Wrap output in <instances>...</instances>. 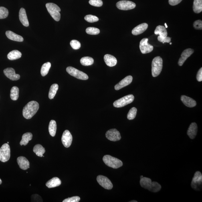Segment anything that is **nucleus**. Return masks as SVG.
I'll return each instance as SVG.
<instances>
[{"label": "nucleus", "mask_w": 202, "mask_h": 202, "mask_svg": "<svg viewBox=\"0 0 202 202\" xmlns=\"http://www.w3.org/2000/svg\"><path fill=\"white\" fill-rule=\"evenodd\" d=\"M59 88L58 85L56 84H53L51 86L49 89L48 97L50 99L54 98L57 90Z\"/></svg>", "instance_id": "32"}, {"label": "nucleus", "mask_w": 202, "mask_h": 202, "mask_svg": "<svg viewBox=\"0 0 202 202\" xmlns=\"http://www.w3.org/2000/svg\"><path fill=\"white\" fill-rule=\"evenodd\" d=\"M104 59L106 65L109 67L115 66L117 63V60L115 57L110 54H107L105 55Z\"/></svg>", "instance_id": "23"}, {"label": "nucleus", "mask_w": 202, "mask_h": 202, "mask_svg": "<svg viewBox=\"0 0 202 202\" xmlns=\"http://www.w3.org/2000/svg\"><path fill=\"white\" fill-rule=\"evenodd\" d=\"M2 180H1V179H0V185H1V184H2Z\"/></svg>", "instance_id": "50"}, {"label": "nucleus", "mask_w": 202, "mask_h": 202, "mask_svg": "<svg viewBox=\"0 0 202 202\" xmlns=\"http://www.w3.org/2000/svg\"><path fill=\"white\" fill-rule=\"evenodd\" d=\"M31 200L33 202H43L42 198L37 194L32 195L31 196Z\"/></svg>", "instance_id": "45"}, {"label": "nucleus", "mask_w": 202, "mask_h": 202, "mask_svg": "<svg viewBox=\"0 0 202 202\" xmlns=\"http://www.w3.org/2000/svg\"><path fill=\"white\" fill-rule=\"evenodd\" d=\"M182 0H169L170 4L172 6L177 5L181 3Z\"/></svg>", "instance_id": "47"}, {"label": "nucleus", "mask_w": 202, "mask_h": 202, "mask_svg": "<svg viewBox=\"0 0 202 202\" xmlns=\"http://www.w3.org/2000/svg\"><path fill=\"white\" fill-rule=\"evenodd\" d=\"M154 33L156 35H159V37L161 38H164L167 37V32L166 28L162 25H159L156 27V28L154 31Z\"/></svg>", "instance_id": "25"}, {"label": "nucleus", "mask_w": 202, "mask_h": 202, "mask_svg": "<svg viewBox=\"0 0 202 202\" xmlns=\"http://www.w3.org/2000/svg\"><path fill=\"white\" fill-rule=\"evenodd\" d=\"M97 181L99 185L106 189H111L112 188L113 186L111 182L105 176L99 175L98 176L97 178Z\"/></svg>", "instance_id": "11"}, {"label": "nucleus", "mask_w": 202, "mask_h": 202, "mask_svg": "<svg viewBox=\"0 0 202 202\" xmlns=\"http://www.w3.org/2000/svg\"><path fill=\"white\" fill-rule=\"evenodd\" d=\"M130 202H137V201H135V200H132L130 201Z\"/></svg>", "instance_id": "49"}, {"label": "nucleus", "mask_w": 202, "mask_h": 202, "mask_svg": "<svg viewBox=\"0 0 202 202\" xmlns=\"http://www.w3.org/2000/svg\"><path fill=\"white\" fill-rule=\"evenodd\" d=\"M106 136L108 140L114 142L119 141L121 138L120 132L116 129L108 130L106 132Z\"/></svg>", "instance_id": "13"}, {"label": "nucleus", "mask_w": 202, "mask_h": 202, "mask_svg": "<svg viewBox=\"0 0 202 202\" xmlns=\"http://www.w3.org/2000/svg\"><path fill=\"white\" fill-rule=\"evenodd\" d=\"M57 130V124L55 121L51 120L49 125V132L51 136L54 137L56 134Z\"/></svg>", "instance_id": "31"}, {"label": "nucleus", "mask_w": 202, "mask_h": 202, "mask_svg": "<svg viewBox=\"0 0 202 202\" xmlns=\"http://www.w3.org/2000/svg\"><path fill=\"white\" fill-rule=\"evenodd\" d=\"M70 45L72 48L75 49V50L80 49L81 47V44L80 42L76 40L71 41L70 42Z\"/></svg>", "instance_id": "40"}, {"label": "nucleus", "mask_w": 202, "mask_h": 202, "mask_svg": "<svg viewBox=\"0 0 202 202\" xmlns=\"http://www.w3.org/2000/svg\"><path fill=\"white\" fill-rule=\"evenodd\" d=\"M86 32L91 35H98L100 32V30L94 27H89L86 29Z\"/></svg>", "instance_id": "36"}, {"label": "nucleus", "mask_w": 202, "mask_h": 202, "mask_svg": "<svg viewBox=\"0 0 202 202\" xmlns=\"http://www.w3.org/2000/svg\"><path fill=\"white\" fill-rule=\"evenodd\" d=\"M134 97L133 95L130 94L123 97L114 103V106L115 108H121L133 102Z\"/></svg>", "instance_id": "6"}, {"label": "nucleus", "mask_w": 202, "mask_h": 202, "mask_svg": "<svg viewBox=\"0 0 202 202\" xmlns=\"http://www.w3.org/2000/svg\"><path fill=\"white\" fill-rule=\"evenodd\" d=\"M143 177V176H140V179H141V178H142Z\"/></svg>", "instance_id": "51"}, {"label": "nucleus", "mask_w": 202, "mask_h": 202, "mask_svg": "<svg viewBox=\"0 0 202 202\" xmlns=\"http://www.w3.org/2000/svg\"><path fill=\"white\" fill-rule=\"evenodd\" d=\"M6 35L8 38L12 41L21 42L24 40L23 37L21 36L17 35L11 31H7L6 32Z\"/></svg>", "instance_id": "24"}, {"label": "nucleus", "mask_w": 202, "mask_h": 202, "mask_svg": "<svg viewBox=\"0 0 202 202\" xmlns=\"http://www.w3.org/2000/svg\"><path fill=\"white\" fill-rule=\"evenodd\" d=\"M162 64L163 61L161 57L158 56L154 59L152 64V76L156 77L160 74L162 70Z\"/></svg>", "instance_id": "3"}, {"label": "nucleus", "mask_w": 202, "mask_h": 202, "mask_svg": "<svg viewBox=\"0 0 202 202\" xmlns=\"http://www.w3.org/2000/svg\"><path fill=\"white\" fill-rule=\"evenodd\" d=\"M10 148L8 144H4L0 148V161L3 162L8 161L10 158Z\"/></svg>", "instance_id": "9"}, {"label": "nucleus", "mask_w": 202, "mask_h": 202, "mask_svg": "<svg viewBox=\"0 0 202 202\" xmlns=\"http://www.w3.org/2000/svg\"><path fill=\"white\" fill-rule=\"evenodd\" d=\"M116 6L119 9L126 11L134 8L136 7V5L132 1H121L116 3Z\"/></svg>", "instance_id": "10"}, {"label": "nucleus", "mask_w": 202, "mask_h": 202, "mask_svg": "<svg viewBox=\"0 0 202 202\" xmlns=\"http://www.w3.org/2000/svg\"><path fill=\"white\" fill-rule=\"evenodd\" d=\"M72 134L69 130H65L63 132L61 138V141L65 147L67 148L70 147L72 144Z\"/></svg>", "instance_id": "14"}, {"label": "nucleus", "mask_w": 202, "mask_h": 202, "mask_svg": "<svg viewBox=\"0 0 202 202\" xmlns=\"http://www.w3.org/2000/svg\"><path fill=\"white\" fill-rule=\"evenodd\" d=\"M132 76H127L123 79L119 83L115 86V90H118L132 83Z\"/></svg>", "instance_id": "17"}, {"label": "nucleus", "mask_w": 202, "mask_h": 202, "mask_svg": "<svg viewBox=\"0 0 202 202\" xmlns=\"http://www.w3.org/2000/svg\"><path fill=\"white\" fill-rule=\"evenodd\" d=\"M165 27H165L166 28H168V26L167 25V24H166V23H165Z\"/></svg>", "instance_id": "48"}, {"label": "nucleus", "mask_w": 202, "mask_h": 202, "mask_svg": "<svg viewBox=\"0 0 202 202\" xmlns=\"http://www.w3.org/2000/svg\"><path fill=\"white\" fill-rule=\"evenodd\" d=\"M17 162L20 168L23 170H26L29 168V162L24 156H20L17 158Z\"/></svg>", "instance_id": "18"}, {"label": "nucleus", "mask_w": 202, "mask_h": 202, "mask_svg": "<svg viewBox=\"0 0 202 202\" xmlns=\"http://www.w3.org/2000/svg\"><path fill=\"white\" fill-rule=\"evenodd\" d=\"M194 52V50L193 49L191 48H188L185 49L181 55V57L179 59L178 61V65L179 66H182L184 63H185L186 60L188 58L191 56Z\"/></svg>", "instance_id": "16"}, {"label": "nucleus", "mask_w": 202, "mask_h": 202, "mask_svg": "<svg viewBox=\"0 0 202 202\" xmlns=\"http://www.w3.org/2000/svg\"><path fill=\"white\" fill-rule=\"evenodd\" d=\"M46 7L48 11L53 18L57 21H60L61 17L60 8L55 4L53 3H47Z\"/></svg>", "instance_id": "4"}, {"label": "nucleus", "mask_w": 202, "mask_h": 202, "mask_svg": "<svg viewBox=\"0 0 202 202\" xmlns=\"http://www.w3.org/2000/svg\"><path fill=\"white\" fill-rule=\"evenodd\" d=\"M39 104L36 101L29 102L24 108L23 116L26 119H30L36 113L39 109Z\"/></svg>", "instance_id": "2"}, {"label": "nucleus", "mask_w": 202, "mask_h": 202, "mask_svg": "<svg viewBox=\"0 0 202 202\" xmlns=\"http://www.w3.org/2000/svg\"><path fill=\"white\" fill-rule=\"evenodd\" d=\"M32 134L31 132H27L24 134L22 137V140L20 142V145H26L32 139Z\"/></svg>", "instance_id": "28"}, {"label": "nucleus", "mask_w": 202, "mask_h": 202, "mask_svg": "<svg viewBox=\"0 0 202 202\" xmlns=\"http://www.w3.org/2000/svg\"><path fill=\"white\" fill-rule=\"evenodd\" d=\"M22 54L20 52L17 50L11 51L7 55L8 59L9 60H14L20 58Z\"/></svg>", "instance_id": "27"}, {"label": "nucleus", "mask_w": 202, "mask_h": 202, "mask_svg": "<svg viewBox=\"0 0 202 202\" xmlns=\"http://www.w3.org/2000/svg\"><path fill=\"white\" fill-rule=\"evenodd\" d=\"M148 27V25L147 23H142L134 28L132 31V33L134 35L141 34L146 30Z\"/></svg>", "instance_id": "21"}, {"label": "nucleus", "mask_w": 202, "mask_h": 202, "mask_svg": "<svg viewBox=\"0 0 202 202\" xmlns=\"http://www.w3.org/2000/svg\"><path fill=\"white\" fill-rule=\"evenodd\" d=\"M19 90L17 87H13L11 90L10 97L12 100H17L19 97Z\"/></svg>", "instance_id": "35"}, {"label": "nucleus", "mask_w": 202, "mask_h": 202, "mask_svg": "<svg viewBox=\"0 0 202 202\" xmlns=\"http://www.w3.org/2000/svg\"><path fill=\"white\" fill-rule=\"evenodd\" d=\"M8 11L6 8L0 7V19L6 18L8 15Z\"/></svg>", "instance_id": "38"}, {"label": "nucleus", "mask_w": 202, "mask_h": 202, "mask_svg": "<svg viewBox=\"0 0 202 202\" xmlns=\"http://www.w3.org/2000/svg\"><path fill=\"white\" fill-rule=\"evenodd\" d=\"M33 151L36 155L39 157H42L45 153V148L40 144H37L34 147Z\"/></svg>", "instance_id": "29"}, {"label": "nucleus", "mask_w": 202, "mask_h": 202, "mask_svg": "<svg viewBox=\"0 0 202 202\" xmlns=\"http://www.w3.org/2000/svg\"><path fill=\"white\" fill-rule=\"evenodd\" d=\"M51 67L50 62H47L43 64L41 69V74L42 76H45L47 75L49 72V69Z\"/></svg>", "instance_id": "34"}, {"label": "nucleus", "mask_w": 202, "mask_h": 202, "mask_svg": "<svg viewBox=\"0 0 202 202\" xmlns=\"http://www.w3.org/2000/svg\"><path fill=\"white\" fill-rule=\"evenodd\" d=\"M103 160L106 165L115 169L121 167L123 166L121 161L109 155L104 156Z\"/></svg>", "instance_id": "5"}, {"label": "nucleus", "mask_w": 202, "mask_h": 202, "mask_svg": "<svg viewBox=\"0 0 202 202\" xmlns=\"http://www.w3.org/2000/svg\"><path fill=\"white\" fill-rule=\"evenodd\" d=\"M202 175L200 172H196L191 184V187L197 191H200L202 189Z\"/></svg>", "instance_id": "7"}, {"label": "nucleus", "mask_w": 202, "mask_h": 202, "mask_svg": "<svg viewBox=\"0 0 202 202\" xmlns=\"http://www.w3.org/2000/svg\"><path fill=\"white\" fill-rule=\"evenodd\" d=\"M193 10L196 13L199 14L202 11V0H194V2Z\"/></svg>", "instance_id": "30"}, {"label": "nucleus", "mask_w": 202, "mask_h": 202, "mask_svg": "<svg viewBox=\"0 0 202 202\" xmlns=\"http://www.w3.org/2000/svg\"><path fill=\"white\" fill-rule=\"evenodd\" d=\"M66 71L69 74L80 80H86L88 79L87 75L82 71L72 67H68L66 68Z\"/></svg>", "instance_id": "8"}, {"label": "nucleus", "mask_w": 202, "mask_h": 202, "mask_svg": "<svg viewBox=\"0 0 202 202\" xmlns=\"http://www.w3.org/2000/svg\"><path fill=\"white\" fill-rule=\"evenodd\" d=\"M137 109L136 108H132L130 110L127 114V118L129 120H132L135 118Z\"/></svg>", "instance_id": "37"}, {"label": "nucleus", "mask_w": 202, "mask_h": 202, "mask_svg": "<svg viewBox=\"0 0 202 202\" xmlns=\"http://www.w3.org/2000/svg\"><path fill=\"white\" fill-rule=\"evenodd\" d=\"M194 27L195 29L197 30H202V21L201 20L196 21L194 23Z\"/></svg>", "instance_id": "43"}, {"label": "nucleus", "mask_w": 202, "mask_h": 202, "mask_svg": "<svg viewBox=\"0 0 202 202\" xmlns=\"http://www.w3.org/2000/svg\"><path fill=\"white\" fill-rule=\"evenodd\" d=\"M181 100L183 104L188 107L193 108L197 105V103L193 99L184 95L181 96Z\"/></svg>", "instance_id": "22"}, {"label": "nucleus", "mask_w": 202, "mask_h": 202, "mask_svg": "<svg viewBox=\"0 0 202 202\" xmlns=\"http://www.w3.org/2000/svg\"><path fill=\"white\" fill-rule=\"evenodd\" d=\"M170 45H171L172 44V43L171 42L170 43Z\"/></svg>", "instance_id": "52"}, {"label": "nucleus", "mask_w": 202, "mask_h": 202, "mask_svg": "<svg viewBox=\"0 0 202 202\" xmlns=\"http://www.w3.org/2000/svg\"><path fill=\"white\" fill-rule=\"evenodd\" d=\"M3 73L6 76L12 81H17L20 78V75L16 74L14 69L12 68H7L3 70Z\"/></svg>", "instance_id": "15"}, {"label": "nucleus", "mask_w": 202, "mask_h": 202, "mask_svg": "<svg viewBox=\"0 0 202 202\" xmlns=\"http://www.w3.org/2000/svg\"><path fill=\"white\" fill-rule=\"evenodd\" d=\"M148 39L145 38L142 39L140 42V49L142 54H147L152 52L153 50V46L149 44L148 43Z\"/></svg>", "instance_id": "12"}, {"label": "nucleus", "mask_w": 202, "mask_h": 202, "mask_svg": "<svg viewBox=\"0 0 202 202\" xmlns=\"http://www.w3.org/2000/svg\"><path fill=\"white\" fill-rule=\"evenodd\" d=\"M80 200V198L78 196H75L71 198H68L65 199L63 202H78Z\"/></svg>", "instance_id": "42"}, {"label": "nucleus", "mask_w": 202, "mask_h": 202, "mask_svg": "<svg viewBox=\"0 0 202 202\" xmlns=\"http://www.w3.org/2000/svg\"><path fill=\"white\" fill-rule=\"evenodd\" d=\"M94 62V59L90 57H83L80 60L81 65L84 66H90L93 64Z\"/></svg>", "instance_id": "33"}, {"label": "nucleus", "mask_w": 202, "mask_h": 202, "mask_svg": "<svg viewBox=\"0 0 202 202\" xmlns=\"http://www.w3.org/2000/svg\"><path fill=\"white\" fill-rule=\"evenodd\" d=\"M9 143V142H7V143H8V144Z\"/></svg>", "instance_id": "53"}, {"label": "nucleus", "mask_w": 202, "mask_h": 202, "mask_svg": "<svg viewBox=\"0 0 202 202\" xmlns=\"http://www.w3.org/2000/svg\"><path fill=\"white\" fill-rule=\"evenodd\" d=\"M197 80L199 82L202 81V68L200 69L197 73Z\"/></svg>", "instance_id": "46"}, {"label": "nucleus", "mask_w": 202, "mask_h": 202, "mask_svg": "<svg viewBox=\"0 0 202 202\" xmlns=\"http://www.w3.org/2000/svg\"><path fill=\"white\" fill-rule=\"evenodd\" d=\"M61 181L59 178L54 177L48 181L46 183V185L49 188H51L59 187L61 185Z\"/></svg>", "instance_id": "26"}, {"label": "nucleus", "mask_w": 202, "mask_h": 202, "mask_svg": "<svg viewBox=\"0 0 202 202\" xmlns=\"http://www.w3.org/2000/svg\"><path fill=\"white\" fill-rule=\"evenodd\" d=\"M140 183L142 187L153 193H157L161 189V186L159 183L156 182H152L149 178L142 177L140 179Z\"/></svg>", "instance_id": "1"}, {"label": "nucleus", "mask_w": 202, "mask_h": 202, "mask_svg": "<svg viewBox=\"0 0 202 202\" xmlns=\"http://www.w3.org/2000/svg\"><path fill=\"white\" fill-rule=\"evenodd\" d=\"M89 3L91 5L96 7H102L103 4L102 0H90Z\"/></svg>", "instance_id": "41"}, {"label": "nucleus", "mask_w": 202, "mask_h": 202, "mask_svg": "<svg viewBox=\"0 0 202 202\" xmlns=\"http://www.w3.org/2000/svg\"><path fill=\"white\" fill-rule=\"evenodd\" d=\"M85 20L89 23H94L98 21L99 19L96 16L92 15H88L84 17Z\"/></svg>", "instance_id": "39"}, {"label": "nucleus", "mask_w": 202, "mask_h": 202, "mask_svg": "<svg viewBox=\"0 0 202 202\" xmlns=\"http://www.w3.org/2000/svg\"><path fill=\"white\" fill-rule=\"evenodd\" d=\"M197 131L198 126L197 124L195 122L192 123L188 130V135L190 138L193 139L197 135Z\"/></svg>", "instance_id": "20"}, {"label": "nucleus", "mask_w": 202, "mask_h": 202, "mask_svg": "<svg viewBox=\"0 0 202 202\" xmlns=\"http://www.w3.org/2000/svg\"><path fill=\"white\" fill-rule=\"evenodd\" d=\"M158 39L160 42L164 43H170L171 41V38L169 37H166L164 38H161L159 36L158 37Z\"/></svg>", "instance_id": "44"}, {"label": "nucleus", "mask_w": 202, "mask_h": 202, "mask_svg": "<svg viewBox=\"0 0 202 202\" xmlns=\"http://www.w3.org/2000/svg\"><path fill=\"white\" fill-rule=\"evenodd\" d=\"M19 17L20 20L22 24L24 26L28 27L29 26L28 20L25 11V9L24 8H22L20 10Z\"/></svg>", "instance_id": "19"}]
</instances>
